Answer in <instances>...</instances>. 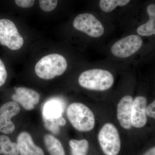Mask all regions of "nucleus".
I'll list each match as a JSON object with an SVG mask.
<instances>
[{
    "mask_svg": "<svg viewBox=\"0 0 155 155\" xmlns=\"http://www.w3.org/2000/svg\"><path fill=\"white\" fill-rule=\"evenodd\" d=\"M17 144L20 155H45L44 151L34 143L30 134L26 131L19 134Z\"/></svg>",
    "mask_w": 155,
    "mask_h": 155,
    "instance_id": "12",
    "label": "nucleus"
},
{
    "mask_svg": "<svg viewBox=\"0 0 155 155\" xmlns=\"http://www.w3.org/2000/svg\"><path fill=\"white\" fill-rule=\"evenodd\" d=\"M0 154H1V147H0Z\"/></svg>",
    "mask_w": 155,
    "mask_h": 155,
    "instance_id": "24",
    "label": "nucleus"
},
{
    "mask_svg": "<svg viewBox=\"0 0 155 155\" xmlns=\"http://www.w3.org/2000/svg\"><path fill=\"white\" fill-rule=\"evenodd\" d=\"M147 100L143 96L137 97L133 100L131 110V122L136 128H141L146 125Z\"/></svg>",
    "mask_w": 155,
    "mask_h": 155,
    "instance_id": "10",
    "label": "nucleus"
},
{
    "mask_svg": "<svg viewBox=\"0 0 155 155\" xmlns=\"http://www.w3.org/2000/svg\"><path fill=\"white\" fill-rule=\"evenodd\" d=\"M74 28L93 38H99L104 33V28L93 14L84 13L78 15L73 22Z\"/></svg>",
    "mask_w": 155,
    "mask_h": 155,
    "instance_id": "6",
    "label": "nucleus"
},
{
    "mask_svg": "<svg viewBox=\"0 0 155 155\" xmlns=\"http://www.w3.org/2000/svg\"><path fill=\"white\" fill-rule=\"evenodd\" d=\"M155 101H154L146 108L147 115L155 119Z\"/></svg>",
    "mask_w": 155,
    "mask_h": 155,
    "instance_id": "22",
    "label": "nucleus"
},
{
    "mask_svg": "<svg viewBox=\"0 0 155 155\" xmlns=\"http://www.w3.org/2000/svg\"><path fill=\"white\" fill-rule=\"evenodd\" d=\"M41 9L45 12H51L58 5V0H39Z\"/></svg>",
    "mask_w": 155,
    "mask_h": 155,
    "instance_id": "19",
    "label": "nucleus"
},
{
    "mask_svg": "<svg viewBox=\"0 0 155 155\" xmlns=\"http://www.w3.org/2000/svg\"><path fill=\"white\" fill-rule=\"evenodd\" d=\"M143 44L140 36L131 35L116 41L111 48V53L117 58H128L140 49Z\"/></svg>",
    "mask_w": 155,
    "mask_h": 155,
    "instance_id": "7",
    "label": "nucleus"
},
{
    "mask_svg": "<svg viewBox=\"0 0 155 155\" xmlns=\"http://www.w3.org/2000/svg\"><path fill=\"white\" fill-rule=\"evenodd\" d=\"M0 147L1 154L4 155H18L19 148L17 143L12 142L8 137L0 136Z\"/></svg>",
    "mask_w": 155,
    "mask_h": 155,
    "instance_id": "16",
    "label": "nucleus"
},
{
    "mask_svg": "<svg viewBox=\"0 0 155 155\" xmlns=\"http://www.w3.org/2000/svg\"><path fill=\"white\" fill-rule=\"evenodd\" d=\"M20 107L17 103L10 101L0 107V131L5 134L12 133L15 129L11 119L19 114Z\"/></svg>",
    "mask_w": 155,
    "mask_h": 155,
    "instance_id": "8",
    "label": "nucleus"
},
{
    "mask_svg": "<svg viewBox=\"0 0 155 155\" xmlns=\"http://www.w3.org/2000/svg\"><path fill=\"white\" fill-rule=\"evenodd\" d=\"M133 99L131 96L122 97L118 104L117 117L120 125L125 129L132 127L131 122V110Z\"/></svg>",
    "mask_w": 155,
    "mask_h": 155,
    "instance_id": "11",
    "label": "nucleus"
},
{
    "mask_svg": "<svg viewBox=\"0 0 155 155\" xmlns=\"http://www.w3.org/2000/svg\"><path fill=\"white\" fill-rule=\"evenodd\" d=\"M98 140L105 155H117L119 153L121 140L118 129L114 124H104L99 132Z\"/></svg>",
    "mask_w": 155,
    "mask_h": 155,
    "instance_id": "4",
    "label": "nucleus"
},
{
    "mask_svg": "<svg viewBox=\"0 0 155 155\" xmlns=\"http://www.w3.org/2000/svg\"><path fill=\"white\" fill-rule=\"evenodd\" d=\"M12 99L25 110H31L39 102L40 95L33 89L22 87L15 88V93L12 95Z\"/></svg>",
    "mask_w": 155,
    "mask_h": 155,
    "instance_id": "9",
    "label": "nucleus"
},
{
    "mask_svg": "<svg viewBox=\"0 0 155 155\" xmlns=\"http://www.w3.org/2000/svg\"><path fill=\"white\" fill-rule=\"evenodd\" d=\"M46 147L50 155H66L61 142L51 134H47L44 137Z\"/></svg>",
    "mask_w": 155,
    "mask_h": 155,
    "instance_id": "15",
    "label": "nucleus"
},
{
    "mask_svg": "<svg viewBox=\"0 0 155 155\" xmlns=\"http://www.w3.org/2000/svg\"><path fill=\"white\" fill-rule=\"evenodd\" d=\"M78 82L84 88L105 91L113 86L114 78L112 73L107 70L92 69L82 72L78 78Z\"/></svg>",
    "mask_w": 155,
    "mask_h": 155,
    "instance_id": "1",
    "label": "nucleus"
},
{
    "mask_svg": "<svg viewBox=\"0 0 155 155\" xmlns=\"http://www.w3.org/2000/svg\"><path fill=\"white\" fill-rule=\"evenodd\" d=\"M67 116L72 126L78 131L87 132L94 127V114L88 107L82 103H73L69 105Z\"/></svg>",
    "mask_w": 155,
    "mask_h": 155,
    "instance_id": "3",
    "label": "nucleus"
},
{
    "mask_svg": "<svg viewBox=\"0 0 155 155\" xmlns=\"http://www.w3.org/2000/svg\"><path fill=\"white\" fill-rule=\"evenodd\" d=\"M72 155H87L88 151L89 143L87 140L72 139L69 141Z\"/></svg>",
    "mask_w": 155,
    "mask_h": 155,
    "instance_id": "17",
    "label": "nucleus"
},
{
    "mask_svg": "<svg viewBox=\"0 0 155 155\" xmlns=\"http://www.w3.org/2000/svg\"><path fill=\"white\" fill-rule=\"evenodd\" d=\"M67 68V60L61 54H51L41 58L35 66L38 77L50 80L64 74Z\"/></svg>",
    "mask_w": 155,
    "mask_h": 155,
    "instance_id": "2",
    "label": "nucleus"
},
{
    "mask_svg": "<svg viewBox=\"0 0 155 155\" xmlns=\"http://www.w3.org/2000/svg\"><path fill=\"white\" fill-rule=\"evenodd\" d=\"M8 77V73L5 66L2 61L0 59V87L5 83Z\"/></svg>",
    "mask_w": 155,
    "mask_h": 155,
    "instance_id": "20",
    "label": "nucleus"
},
{
    "mask_svg": "<svg viewBox=\"0 0 155 155\" xmlns=\"http://www.w3.org/2000/svg\"><path fill=\"white\" fill-rule=\"evenodd\" d=\"M0 44L14 51L21 48L24 44L16 25L9 19H0Z\"/></svg>",
    "mask_w": 155,
    "mask_h": 155,
    "instance_id": "5",
    "label": "nucleus"
},
{
    "mask_svg": "<svg viewBox=\"0 0 155 155\" xmlns=\"http://www.w3.org/2000/svg\"><path fill=\"white\" fill-rule=\"evenodd\" d=\"M131 0H100V8L101 10L109 13L114 11L116 7L125 6L127 5Z\"/></svg>",
    "mask_w": 155,
    "mask_h": 155,
    "instance_id": "18",
    "label": "nucleus"
},
{
    "mask_svg": "<svg viewBox=\"0 0 155 155\" xmlns=\"http://www.w3.org/2000/svg\"><path fill=\"white\" fill-rule=\"evenodd\" d=\"M147 13L149 19L148 21L139 26L137 32L140 35L143 36H150L155 34V5L150 4L147 7Z\"/></svg>",
    "mask_w": 155,
    "mask_h": 155,
    "instance_id": "14",
    "label": "nucleus"
},
{
    "mask_svg": "<svg viewBox=\"0 0 155 155\" xmlns=\"http://www.w3.org/2000/svg\"><path fill=\"white\" fill-rule=\"evenodd\" d=\"M63 104L59 100L53 99L48 101L43 108V120L54 121L62 116Z\"/></svg>",
    "mask_w": 155,
    "mask_h": 155,
    "instance_id": "13",
    "label": "nucleus"
},
{
    "mask_svg": "<svg viewBox=\"0 0 155 155\" xmlns=\"http://www.w3.org/2000/svg\"><path fill=\"white\" fill-rule=\"evenodd\" d=\"M15 2L18 7L23 8H27L34 5L35 0H15Z\"/></svg>",
    "mask_w": 155,
    "mask_h": 155,
    "instance_id": "21",
    "label": "nucleus"
},
{
    "mask_svg": "<svg viewBox=\"0 0 155 155\" xmlns=\"http://www.w3.org/2000/svg\"><path fill=\"white\" fill-rule=\"evenodd\" d=\"M143 155H155V147H153L151 148L148 150Z\"/></svg>",
    "mask_w": 155,
    "mask_h": 155,
    "instance_id": "23",
    "label": "nucleus"
}]
</instances>
